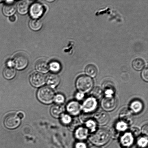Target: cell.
I'll list each match as a JSON object with an SVG mask.
<instances>
[{"label": "cell", "mask_w": 148, "mask_h": 148, "mask_svg": "<svg viewBox=\"0 0 148 148\" xmlns=\"http://www.w3.org/2000/svg\"><path fill=\"white\" fill-rule=\"evenodd\" d=\"M111 133L106 130L100 129L94 132L88 138V140L94 146H104L109 142Z\"/></svg>", "instance_id": "obj_1"}, {"label": "cell", "mask_w": 148, "mask_h": 148, "mask_svg": "<svg viewBox=\"0 0 148 148\" xmlns=\"http://www.w3.org/2000/svg\"><path fill=\"white\" fill-rule=\"evenodd\" d=\"M93 86V80L86 75H82L78 77L75 81V86L78 92L84 94L89 92Z\"/></svg>", "instance_id": "obj_2"}, {"label": "cell", "mask_w": 148, "mask_h": 148, "mask_svg": "<svg viewBox=\"0 0 148 148\" xmlns=\"http://www.w3.org/2000/svg\"><path fill=\"white\" fill-rule=\"evenodd\" d=\"M55 93L53 88L49 86L42 87L37 93V97L39 101L43 104H50L54 101Z\"/></svg>", "instance_id": "obj_3"}, {"label": "cell", "mask_w": 148, "mask_h": 148, "mask_svg": "<svg viewBox=\"0 0 148 148\" xmlns=\"http://www.w3.org/2000/svg\"><path fill=\"white\" fill-rule=\"evenodd\" d=\"M14 66L18 70H22L27 67L29 63L27 56L23 53H17L12 60Z\"/></svg>", "instance_id": "obj_4"}, {"label": "cell", "mask_w": 148, "mask_h": 148, "mask_svg": "<svg viewBox=\"0 0 148 148\" xmlns=\"http://www.w3.org/2000/svg\"><path fill=\"white\" fill-rule=\"evenodd\" d=\"M101 105L104 111L106 112L112 111L116 107V99L114 96L110 97L105 96L101 100Z\"/></svg>", "instance_id": "obj_5"}, {"label": "cell", "mask_w": 148, "mask_h": 148, "mask_svg": "<svg viewBox=\"0 0 148 148\" xmlns=\"http://www.w3.org/2000/svg\"><path fill=\"white\" fill-rule=\"evenodd\" d=\"M98 101L93 97H88L85 100L81 105V109L84 113L90 114L96 109Z\"/></svg>", "instance_id": "obj_6"}, {"label": "cell", "mask_w": 148, "mask_h": 148, "mask_svg": "<svg viewBox=\"0 0 148 148\" xmlns=\"http://www.w3.org/2000/svg\"><path fill=\"white\" fill-rule=\"evenodd\" d=\"M21 119L17 114H11L6 116L4 120V124L7 128L13 130L16 128L20 125Z\"/></svg>", "instance_id": "obj_7"}, {"label": "cell", "mask_w": 148, "mask_h": 148, "mask_svg": "<svg viewBox=\"0 0 148 148\" xmlns=\"http://www.w3.org/2000/svg\"><path fill=\"white\" fill-rule=\"evenodd\" d=\"M29 81L33 86L38 88L45 83L46 78L42 74L39 72H35L30 75Z\"/></svg>", "instance_id": "obj_8"}, {"label": "cell", "mask_w": 148, "mask_h": 148, "mask_svg": "<svg viewBox=\"0 0 148 148\" xmlns=\"http://www.w3.org/2000/svg\"><path fill=\"white\" fill-rule=\"evenodd\" d=\"M29 11L30 15L33 18H38L44 14L45 8L42 4L36 2L32 4Z\"/></svg>", "instance_id": "obj_9"}, {"label": "cell", "mask_w": 148, "mask_h": 148, "mask_svg": "<svg viewBox=\"0 0 148 148\" xmlns=\"http://www.w3.org/2000/svg\"><path fill=\"white\" fill-rule=\"evenodd\" d=\"M94 120L97 124L104 126L108 123L110 120L109 115L106 112L104 111L98 112L93 116Z\"/></svg>", "instance_id": "obj_10"}, {"label": "cell", "mask_w": 148, "mask_h": 148, "mask_svg": "<svg viewBox=\"0 0 148 148\" xmlns=\"http://www.w3.org/2000/svg\"><path fill=\"white\" fill-rule=\"evenodd\" d=\"M119 118L120 121L126 123L128 126L131 125L134 122V117L132 112L128 109H124L120 112Z\"/></svg>", "instance_id": "obj_11"}, {"label": "cell", "mask_w": 148, "mask_h": 148, "mask_svg": "<svg viewBox=\"0 0 148 148\" xmlns=\"http://www.w3.org/2000/svg\"><path fill=\"white\" fill-rule=\"evenodd\" d=\"M66 109L69 114L74 116L78 115L82 110L81 104L78 101H71L67 104Z\"/></svg>", "instance_id": "obj_12"}, {"label": "cell", "mask_w": 148, "mask_h": 148, "mask_svg": "<svg viewBox=\"0 0 148 148\" xmlns=\"http://www.w3.org/2000/svg\"><path fill=\"white\" fill-rule=\"evenodd\" d=\"M134 141V136L130 132L125 133L120 138V143L123 147H130L133 144Z\"/></svg>", "instance_id": "obj_13"}, {"label": "cell", "mask_w": 148, "mask_h": 148, "mask_svg": "<svg viewBox=\"0 0 148 148\" xmlns=\"http://www.w3.org/2000/svg\"><path fill=\"white\" fill-rule=\"evenodd\" d=\"M46 81L49 87L56 88L60 83V79L58 75L55 73L49 74L46 78Z\"/></svg>", "instance_id": "obj_14"}, {"label": "cell", "mask_w": 148, "mask_h": 148, "mask_svg": "<svg viewBox=\"0 0 148 148\" xmlns=\"http://www.w3.org/2000/svg\"><path fill=\"white\" fill-rule=\"evenodd\" d=\"M75 136L77 140H86L88 136L89 130L86 127H78L75 130Z\"/></svg>", "instance_id": "obj_15"}, {"label": "cell", "mask_w": 148, "mask_h": 148, "mask_svg": "<svg viewBox=\"0 0 148 148\" xmlns=\"http://www.w3.org/2000/svg\"><path fill=\"white\" fill-rule=\"evenodd\" d=\"M13 1H7L3 8V12L5 16H9L13 15L16 11V7Z\"/></svg>", "instance_id": "obj_16"}, {"label": "cell", "mask_w": 148, "mask_h": 148, "mask_svg": "<svg viewBox=\"0 0 148 148\" xmlns=\"http://www.w3.org/2000/svg\"><path fill=\"white\" fill-rule=\"evenodd\" d=\"M35 68L38 71L42 73H47L49 70V64L47 60L40 59L36 62Z\"/></svg>", "instance_id": "obj_17"}, {"label": "cell", "mask_w": 148, "mask_h": 148, "mask_svg": "<svg viewBox=\"0 0 148 148\" xmlns=\"http://www.w3.org/2000/svg\"><path fill=\"white\" fill-rule=\"evenodd\" d=\"M64 112L63 107L60 104H56L51 107L50 113L51 115L55 118H58L63 115Z\"/></svg>", "instance_id": "obj_18"}, {"label": "cell", "mask_w": 148, "mask_h": 148, "mask_svg": "<svg viewBox=\"0 0 148 148\" xmlns=\"http://www.w3.org/2000/svg\"><path fill=\"white\" fill-rule=\"evenodd\" d=\"M29 7V3L27 1H19L17 5V10L18 12L21 14H27L28 11Z\"/></svg>", "instance_id": "obj_19"}, {"label": "cell", "mask_w": 148, "mask_h": 148, "mask_svg": "<svg viewBox=\"0 0 148 148\" xmlns=\"http://www.w3.org/2000/svg\"><path fill=\"white\" fill-rule=\"evenodd\" d=\"M143 108V104L141 101L138 100H134L132 101L130 105V110L132 112L136 114L140 113Z\"/></svg>", "instance_id": "obj_20"}, {"label": "cell", "mask_w": 148, "mask_h": 148, "mask_svg": "<svg viewBox=\"0 0 148 148\" xmlns=\"http://www.w3.org/2000/svg\"><path fill=\"white\" fill-rule=\"evenodd\" d=\"M29 26L32 30L38 31L42 28V23L38 18H33L29 22Z\"/></svg>", "instance_id": "obj_21"}, {"label": "cell", "mask_w": 148, "mask_h": 148, "mask_svg": "<svg viewBox=\"0 0 148 148\" xmlns=\"http://www.w3.org/2000/svg\"><path fill=\"white\" fill-rule=\"evenodd\" d=\"M85 72L88 76L94 78L97 76L98 74V69L94 65L89 64L85 68Z\"/></svg>", "instance_id": "obj_22"}, {"label": "cell", "mask_w": 148, "mask_h": 148, "mask_svg": "<svg viewBox=\"0 0 148 148\" xmlns=\"http://www.w3.org/2000/svg\"><path fill=\"white\" fill-rule=\"evenodd\" d=\"M16 74L15 69L12 67H5L3 71V75L4 78L8 79H11L15 77Z\"/></svg>", "instance_id": "obj_23"}, {"label": "cell", "mask_w": 148, "mask_h": 148, "mask_svg": "<svg viewBox=\"0 0 148 148\" xmlns=\"http://www.w3.org/2000/svg\"><path fill=\"white\" fill-rule=\"evenodd\" d=\"M132 66L135 70L140 71L143 70L145 66L144 60L140 58L135 59L132 62Z\"/></svg>", "instance_id": "obj_24"}, {"label": "cell", "mask_w": 148, "mask_h": 148, "mask_svg": "<svg viewBox=\"0 0 148 148\" xmlns=\"http://www.w3.org/2000/svg\"><path fill=\"white\" fill-rule=\"evenodd\" d=\"M86 126V127L90 130L91 133H94L96 131L97 124L95 120L92 119L88 120L84 123Z\"/></svg>", "instance_id": "obj_25"}, {"label": "cell", "mask_w": 148, "mask_h": 148, "mask_svg": "<svg viewBox=\"0 0 148 148\" xmlns=\"http://www.w3.org/2000/svg\"><path fill=\"white\" fill-rule=\"evenodd\" d=\"M103 91L99 87L97 86L94 88L91 91V94L93 97L96 99H99L102 97L103 94Z\"/></svg>", "instance_id": "obj_26"}, {"label": "cell", "mask_w": 148, "mask_h": 148, "mask_svg": "<svg viewBox=\"0 0 148 148\" xmlns=\"http://www.w3.org/2000/svg\"><path fill=\"white\" fill-rule=\"evenodd\" d=\"M61 69V66L59 62L57 61H53L49 64V69L51 71L56 73L59 72Z\"/></svg>", "instance_id": "obj_27"}, {"label": "cell", "mask_w": 148, "mask_h": 148, "mask_svg": "<svg viewBox=\"0 0 148 148\" xmlns=\"http://www.w3.org/2000/svg\"><path fill=\"white\" fill-rule=\"evenodd\" d=\"M79 120L77 118H74L72 119L70 124L69 125V129L71 131H75V130L78 127L79 125Z\"/></svg>", "instance_id": "obj_28"}, {"label": "cell", "mask_w": 148, "mask_h": 148, "mask_svg": "<svg viewBox=\"0 0 148 148\" xmlns=\"http://www.w3.org/2000/svg\"><path fill=\"white\" fill-rule=\"evenodd\" d=\"M128 125L123 121H120L116 123L115 126L116 130L119 132L125 131L128 127Z\"/></svg>", "instance_id": "obj_29"}, {"label": "cell", "mask_w": 148, "mask_h": 148, "mask_svg": "<svg viewBox=\"0 0 148 148\" xmlns=\"http://www.w3.org/2000/svg\"><path fill=\"white\" fill-rule=\"evenodd\" d=\"M92 114L89 113H85L81 114L80 116L79 121L81 123H85L88 120L92 118Z\"/></svg>", "instance_id": "obj_30"}, {"label": "cell", "mask_w": 148, "mask_h": 148, "mask_svg": "<svg viewBox=\"0 0 148 148\" xmlns=\"http://www.w3.org/2000/svg\"><path fill=\"white\" fill-rule=\"evenodd\" d=\"M148 139L145 137H141L137 141V145L139 147L141 148H145L148 145Z\"/></svg>", "instance_id": "obj_31"}, {"label": "cell", "mask_w": 148, "mask_h": 148, "mask_svg": "<svg viewBox=\"0 0 148 148\" xmlns=\"http://www.w3.org/2000/svg\"><path fill=\"white\" fill-rule=\"evenodd\" d=\"M61 117L62 122L65 125H69L72 119L71 117L67 114H63Z\"/></svg>", "instance_id": "obj_32"}, {"label": "cell", "mask_w": 148, "mask_h": 148, "mask_svg": "<svg viewBox=\"0 0 148 148\" xmlns=\"http://www.w3.org/2000/svg\"><path fill=\"white\" fill-rule=\"evenodd\" d=\"M65 100L64 96L62 94H59L55 97L54 101L58 104L63 103Z\"/></svg>", "instance_id": "obj_33"}, {"label": "cell", "mask_w": 148, "mask_h": 148, "mask_svg": "<svg viewBox=\"0 0 148 148\" xmlns=\"http://www.w3.org/2000/svg\"><path fill=\"white\" fill-rule=\"evenodd\" d=\"M105 97H110L114 96V91L113 88L107 87L104 89V92Z\"/></svg>", "instance_id": "obj_34"}, {"label": "cell", "mask_w": 148, "mask_h": 148, "mask_svg": "<svg viewBox=\"0 0 148 148\" xmlns=\"http://www.w3.org/2000/svg\"><path fill=\"white\" fill-rule=\"evenodd\" d=\"M141 75L143 80L147 82L148 81V69L147 67L143 69Z\"/></svg>", "instance_id": "obj_35"}, {"label": "cell", "mask_w": 148, "mask_h": 148, "mask_svg": "<svg viewBox=\"0 0 148 148\" xmlns=\"http://www.w3.org/2000/svg\"><path fill=\"white\" fill-rule=\"evenodd\" d=\"M130 131H131L130 132L134 137V136H135V137L138 136L140 134V132H141L140 129L138 127H132L130 130Z\"/></svg>", "instance_id": "obj_36"}, {"label": "cell", "mask_w": 148, "mask_h": 148, "mask_svg": "<svg viewBox=\"0 0 148 148\" xmlns=\"http://www.w3.org/2000/svg\"><path fill=\"white\" fill-rule=\"evenodd\" d=\"M75 148H87L86 145L83 142H78L75 145Z\"/></svg>", "instance_id": "obj_37"}, {"label": "cell", "mask_w": 148, "mask_h": 148, "mask_svg": "<svg viewBox=\"0 0 148 148\" xmlns=\"http://www.w3.org/2000/svg\"><path fill=\"white\" fill-rule=\"evenodd\" d=\"M141 131L143 134L147 136L148 134V124L145 125L142 127Z\"/></svg>", "instance_id": "obj_38"}, {"label": "cell", "mask_w": 148, "mask_h": 148, "mask_svg": "<svg viewBox=\"0 0 148 148\" xmlns=\"http://www.w3.org/2000/svg\"><path fill=\"white\" fill-rule=\"evenodd\" d=\"M84 94H85L78 92L75 95V98L78 101H80V100H82L84 98V96H85Z\"/></svg>", "instance_id": "obj_39"}, {"label": "cell", "mask_w": 148, "mask_h": 148, "mask_svg": "<svg viewBox=\"0 0 148 148\" xmlns=\"http://www.w3.org/2000/svg\"><path fill=\"white\" fill-rule=\"evenodd\" d=\"M17 116L20 119L24 118L25 116V114L24 112L22 111H20L17 114Z\"/></svg>", "instance_id": "obj_40"}, {"label": "cell", "mask_w": 148, "mask_h": 148, "mask_svg": "<svg viewBox=\"0 0 148 148\" xmlns=\"http://www.w3.org/2000/svg\"><path fill=\"white\" fill-rule=\"evenodd\" d=\"M16 19V17L15 16L12 15L10 17V21L11 22H14L15 21Z\"/></svg>", "instance_id": "obj_41"}, {"label": "cell", "mask_w": 148, "mask_h": 148, "mask_svg": "<svg viewBox=\"0 0 148 148\" xmlns=\"http://www.w3.org/2000/svg\"><path fill=\"white\" fill-rule=\"evenodd\" d=\"M90 148H101L99 147V146H91Z\"/></svg>", "instance_id": "obj_42"}]
</instances>
